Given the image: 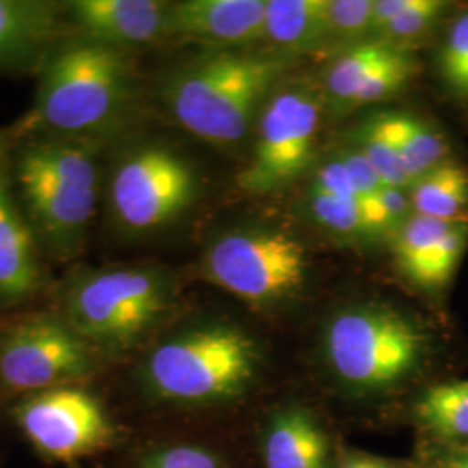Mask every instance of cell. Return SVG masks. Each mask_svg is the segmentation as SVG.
I'll return each mask as SVG.
<instances>
[{
  "label": "cell",
  "instance_id": "6da1fadb",
  "mask_svg": "<svg viewBox=\"0 0 468 468\" xmlns=\"http://www.w3.org/2000/svg\"><path fill=\"white\" fill-rule=\"evenodd\" d=\"M135 92L137 71L127 50L79 38L46 61L28 123L44 137L96 144L129 115Z\"/></svg>",
  "mask_w": 468,
  "mask_h": 468
},
{
  "label": "cell",
  "instance_id": "7a4b0ae2",
  "mask_svg": "<svg viewBox=\"0 0 468 468\" xmlns=\"http://www.w3.org/2000/svg\"><path fill=\"white\" fill-rule=\"evenodd\" d=\"M288 68L284 56L236 50L208 52L177 68L164 85L170 115L205 143L231 146Z\"/></svg>",
  "mask_w": 468,
  "mask_h": 468
},
{
  "label": "cell",
  "instance_id": "3957f363",
  "mask_svg": "<svg viewBox=\"0 0 468 468\" xmlns=\"http://www.w3.org/2000/svg\"><path fill=\"white\" fill-rule=\"evenodd\" d=\"M96 144L42 137L16 162V185L27 220L44 249L59 261L82 250L100 197Z\"/></svg>",
  "mask_w": 468,
  "mask_h": 468
},
{
  "label": "cell",
  "instance_id": "277c9868",
  "mask_svg": "<svg viewBox=\"0 0 468 468\" xmlns=\"http://www.w3.org/2000/svg\"><path fill=\"white\" fill-rule=\"evenodd\" d=\"M172 299L160 269H85L67 286L63 318L100 354H118L135 347L167 316Z\"/></svg>",
  "mask_w": 468,
  "mask_h": 468
},
{
  "label": "cell",
  "instance_id": "5b68a950",
  "mask_svg": "<svg viewBox=\"0 0 468 468\" xmlns=\"http://www.w3.org/2000/svg\"><path fill=\"white\" fill-rule=\"evenodd\" d=\"M259 367L243 330L214 323L186 330L150 352L143 380L151 396L177 404L226 401L243 394Z\"/></svg>",
  "mask_w": 468,
  "mask_h": 468
},
{
  "label": "cell",
  "instance_id": "8992f818",
  "mask_svg": "<svg viewBox=\"0 0 468 468\" xmlns=\"http://www.w3.org/2000/svg\"><path fill=\"white\" fill-rule=\"evenodd\" d=\"M423 336L415 323L382 305L349 307L324 332V354L340 382L356 390H384L417 368Z\"/></svg>",
  "mask_w": 468,
  "mask_h": 468
},
{
  "label": "cell",
  "instance_id": "52a82bcc",
  "mask_svg": "<svg viewBox=\"0 0 468 468\" xmlns=\"http://www.w3.org/2000/svg\"><path fill=\"white\" fill-rule=\"evenodd\" d=\"M198 193L200 179L191 162L153 143L118 160L108 185V207L120 231L150 233L183 216Z\"/></svg>",
  "mask_w": 468,
  "mask_h": 468
},
{
  "label": "cell",
  "instance_id": "ba28073f",
  "mask_svg": "<svg viewBox=\"0 0 468 468\" xmlns=\"http://www.w3.org/2000/svg\"><path fill=\"white\" fill-rule=\"evenodd\" d=\"M203 276L250 303H274L299 292L307 274L301 241L280 229L222 234L201 261Z\"/></svg>",
  "mask_w": 468,
  "mask_h": 468
},
{
  "label": "cell",
  "instance_id": "9c48e42d",
  "mask_svg": "<svg viewBox=\"0 0 468 468\" xmlns=\"http://www.w3.org/2000/svg\"><path fill=\"white\" fill-rule=\"evenodd\" d=\"M100 356L63 316L19 319L0 330V387L27 396L67 387L100 368Z\"/></svg>",
  "mask_w": 468,
  "mask_h": 468
},
{
  "label": "cell",
  "instance_id": "30bf717a",
  "mask_svg": "<svg viewBox=\"0 0 468 468\" xmlns=\"http://www.w3.org/2000/svg\"><path fill=\"white\" fill-rule=\"evenodd\" d=\"M250 164L238 185L251 195H264L297 179L314 158L321 102L305 85L278 89L261 112Z\"/></svg>",
  "mask_w": 468,
  "mask_h": 468
},
{
  "label": "cell",
  "instance_id": "8fae6325",
  "mask_svg": "<svg viewBox=\"0 0 468 468\" xmlns=\"http://www.w3.org/2000/svg\"><path fill=\"white\" fill-rule=\"evenodd\" d=\"M17 425L37 452L71 462L100 452L113 439V425L100 399L77 387H56L27 396L15 408Z\"/></svg>",
  "mask_w": 468,
  "mask_h": 468
},
{
  "label": "cell",
  "instance_id": "7c38bea8",
  "mask_svg": "<svg viewBox=\"0 0 468 468\" xmlns=\"http://www.w3.org/2000/svg\"><path fill=\"white\" fill-rule=\"evenodd\" d=\"M170 7L160 0H75L65 11L85 40L127 50L170 37Z\"/></svg>",
  "mask_w": 468,
  "mask_h": 468
},
{
  "label": "cell",
  "instance_id": "4fadbf2b",
  "mask_svg": "<svg viewBox=\"0 0 468 468\" xmlns=\"http://www.w3.org/2000/svg\"><path fill=\"white\" fill-rule=\"evenodd\" d=\"M268 0H185L170 7V37L212 46H249L264 38Z\"/></svg>",
  "mask_w": 468,
  "mask_h": 468
},
{
  "label": "cell",
  "instance_id": "5bb4252c",
  "mask_svg": "<svg viewBox=\"0 0 468 468\" xmlns=\"http://www.w3.org/2000/svg\"><path fill=\"white\" fill-rule=\"evenodd\" d=\"M35 239L0 160V303L27 301L42 286Z\"/></svg>",
  "mask_w": 468,
  "mask_h": 468
},
{
  "label": "cell",
  "instance_id": "9a60e30c",
  "mask_svg": "<svg viewBox=\"0 0 468 468\" xmlns=\"http://www.w3.org/2000/svg\"><path fill=\"white\" fill-rule=\"evenodd\" d=\"M266 468H328V444L316 419L288 406L269 420L264 434Z\"/></svg>",
  "mask_w": 468,
  "mask_h": 468
},
{
  "label": "cell",
  "instance_id": "2e32d148",
  "mask_svg": "<svg viewBox=\"0 0 468 468\" xmlns=\"http://www.w3.org/2000/svg\"><path fill=\"white\" fill-rule=\"evenodd\" d=\"M59 19L61 9L54 4L0 0V65L25 61L46 48Z\"/></svg>",
  "mask_w": 468,
  "mask_h": 468
},
{
  "label": "cell",
  "instance_id": "e0dca14e",
  "mask_svg": "<svg viewBox=\"0 0 468 468\" xmlns=\"http://www.w3.org/2000/svg\"><path fill=\"white\" fill-rule=\"evenodd\" d=\"M264 40L282 49H311L326 40V0H268Z\"/></svg>",
  "mask_w": 468,
  "mask_h": 468
},
{
  "label": "cell",
  "instance_id": "ac0fdd59",
  "mask_svg": "<svg viewBox=\"0 0 468 468\" xmlns=\"http://www.w3.org/2000/svg\"><path fill=\"white\" fill-rule=\"evenodd\" d=\"M413 214L441 220H463L468 210V168L446 160L410 186Z\"/></svg>",
  "mask_w": 468,
  "mask_h": 468
},
{
  "label": "cell",
  "instance_id": "d6986e66",
  "mask_svg": "<svg viewBox=\"0 0 468 468\" xmlns=\"http://www.w3.org/2000/svg\"><path fill=\"white\" fill-rule=\"evenodd\" d=\"M446 7L442 0H375L373 35L406 49L434 28Z\"/></svg>",
  "mask_w": 468,
  "mask_h": 468
},
{
  "label": "cell",
  "instance_id": "ffe728a7",
  "mask_svg": "<svg viewBox=\"0 0 468 468\" xmlns=\"http://www.w3.org/2000/svg\"><path fill=\"white\" fill-rule=\"evenodd\" d=\"M385 117L401 154L402 164L413 183L446 162L448 144L429 123L404 113H385Z\"/></svg>",
  "mask_w": 468,
  "mask_h": 468
},
{
  "label": "cell",
  "instance_id": "44dd1931",
  "mask_svg": "<svg viewBox=\"0 0 468 468\" xmlns=\"http://www.w3.org/2000/svg\"><path fill=\"white\" fill-rule=\"evenodd\" d=\"M399 49L380 38L365 40L346 50L326 71V92L332 100L349 106L356 92L385 61Z\"/></svg>",
  "mask_w": 468,
  "mask_h": 468
},
{
  "label": "cell",
  "instance_id": "7402d4cb",
  "mask_svg": "<svg viewBox=\"0 0 468 468\" xmlns=\"http://www.w3.org/2000/svg\"><path fill=\"white\" fill-rule=\"evenodd\" d=\"M420 420L442 437H468V380L431 387L417 406Z\"/></svg>",
  "mask_w": 468,
  "mask_h": 468
},
{
  "label": "cell",
  "instance_id": "603a6c76",
  "mask_svg": "<svg viewBox=\"0 0 468 468\" xmlns=\"http://www.w3.org/2000/svg\"><path fill=\"white\" fill-rule=\"evenodd\" d=\"M356 146L361 151L371 165L377 168L385 186L390 187H410L413 179L402 164L401 154L396 141L388 131L385 113H378L367 120L356 131Z\"/></svg>",
  "mask_w": 468,
  "mask_h": 468
},
{
  "label": "cell",
  "instance_id": "cb8c5ba5",
  "mask_svg": "<svg viewBox=\"0 0 468 468\" xmlns=\"http://www.w3.org/2000/svg\"><path fill=\"white\" fill-rule=\"evenodd\" d=\"M463 220H441L417 214L408 218L401 229L392 236L394 257L402 272L411 280L421 261L434 249L435 243Z\"/></svg>",
  "mask_w": 468,
  "mask_h": 468
},
{
  "label": "cell",
  "instance_id": "d4e9b609",
  "mask_svg": "<svg viewBox=\"0 0 468 468\" xmlns=\"http://www.w3.org/2000/svg\"><path fill=\"white\" fill-rule=\"evenodd\" d=\"M468 243V220L456 224L452 231L444 234L434 249L421 261L411 282L421 288H442L452 280Z\"/></svg>",
  "mask_w": 468,
  "mask_h": 468
},
{
  "label": "cell",
  "instance_id": "484cf974",
  "mask_svg": "<svg viewBox=\"0 0 468 468\" xmlns=\"http://www.w3.org/2000/svg\"><path fill=\"white\" fill-rule=\"evenodd\" d=\"M365 234L382 236L398 233L404 222L413 216L410 187L385 186L377 195L363 198L359 203Z\"/></svg>",
  "mask_w": 468,
  "mask_h": 468
},
{
  "label": "cell",
  "instance_id": "4316f807",
  "mask_svg": "<svg viewBox=\"0 0 468 468\" xmlns=\"http://www.w3.org/2000/svg\"><path fill=\"white\" fill-rule=\"evenodd\" d=\"M437 67L452 96L468 101V11L452 21L439 49Z\"/></svg>",
  "mask_w": 468,
  "mask_h": 468
},
{
  "label": "cell",
  "instance_id": "83f0119b",
  "mask_svg": "<svg viewBox=\"0 0 468 468\" xmlns=\"http://www.w3.org/2000/svg\"><path fill=\"white\" fill-rule=\"evenodd\" d=\"M417 75V61L406 49L396 50L356 92L347 108H359L387 100L399 92Z\"/></svg>",
  "mask_w": 468,
  "mask_h": 468
},
{
  "label": "cell",
  "instance_id": "f1b7e54d",
  "mask_svg": "<svg viewBox=\"0 0 468 468\" xmlns=\"http://www.w3.org/2000/svg\"><path fill=\"white\" fill-rule=\"evenodd\" d=\"M375 0H326V38L352 42L373 35Z\"/></svg>",
  "mask_w": 468,
  "mask_h": 468
},
{
  "label": "cell",
  "instance_id": "f546056e",
  "mask_svg": "<svg viewBox=\"0 0 468 468\" xmlns=\"http://www.w3.org/2000/svg\"><path fill=\"white\" fill-rule=\"evenodd\" d=\"M309 207L314 218L335 233L365 234L359 201L344 200L311 186Z\"/></svg>",
  "mask_w": 468,
  "mask_h": 468
},
{
  "label": "cell",
  "instance_id": "4dcf8cb0",
  "mask_svg": "<svg viewBox=\"0 0 468 468\" xmlns=\"http://www.w3.org/2000/svg\"><path fill=\"white\" fill-rule=\"evenodd\" d=\"M137 468H222V465L210 450L191 444H177L150 452Z\"/></svg>",
  "mask_w": 468,
  "mask_h": 468
},
{
  "label": "cell",
  "instance_id": "1f68e13d",
  "mask_svg": "<svg viewBox=\"0 0 468 468\" xmlns=\"http://www.w3.org/2000/svg\"><path fill=\"white\" fill-rule=\"evenodd\" d=\"M347 168L349 177H351L354 189L357 191L359 198H368L377 195L380 189H384L385 185L377 172V168L371 165L368 158L359 150L346 151L344 154L338 156Z\"/></svg>",
  "mask_w": 468,
  "mask_h": 468
},
{
  "label": "cell",
  "instance_id": "d6a6232c",
  "mask_svg": "<svg viewBox=\"0 0 468 468\" xmlns=\"http://www.w3.org/2000/svg\"><path fill=\"white\" fill-rule=\"evenodd\" d=\"M313 187H318L324 193H330L338 198L344 200L359 201L361 198L357 195V191L354 189L351 177L347 168L344 167L340 158H334L330 162H326L323 167L319 168L314 176V183Z\"/></svg>",
  "mask_w": 468,
  "mask_h": 468
},
{
  "label": "cell",
  "instance_id": "836d02e7",
  "mask_svg": "<svg viewBox=\"0 0 468 468\" xmlns=\"http://www.w3.org/2000/svg\"><path fill=\"white\" fill-rule=\"evenodd\" d=\"M342 468H387L382 463L368 460V458H352L349 462H346Z\"/></svg>",
  "mask_w": 468,
  "mask_h": 468
},
{
  "label": "cell",
  "instance_id": "e575fe53",
  "mask_svg": "<svg viewBox=\"0 0 468 468\" xmlns=\"http://www.w3.org/2000/svg\"><path fill=\"white\" fill-rule=\"evenodd\" d=\"M450 468H468V456L467 458H460V460L452 462Z\"/></svg>",
  "mask_w": 468,
  "mask_h": 468
},
{
  "label": "cell",
  "instance_id": "d590c367",
  "mask_svg": "<svg viewBox=\"0 0 468 468\" xmlns=\"http://www.w3.org/2000/svg\"><path fill=\"white\" fill-rule=\"evenodd\" d=\"M4 148H5V144H4V141L0 137V160H4Z\"/></svg>",
  "mask_w": 468,
  "mask_h": 468
},
{
  "label": "cell",
  "instance_id": "8d00e7d4",
  "mask_svg": "<svg viewBox=\"0 0 468 468\" xmlns=\"http://www.w3.org/2000/svg\"><path fill=\"white\" fill-rule=\"evenodd\" d=\"M73 468H77V467H73Z\"/></svg>",
  "mask_w": 468,
  "mask_h": 468
}]
</instances>
